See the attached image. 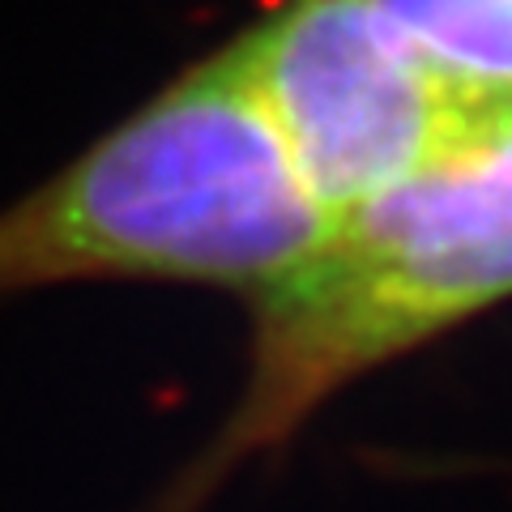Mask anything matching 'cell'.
<instances>
[{"label":"cell","instance_id":"6da1fadb","mask_svg":"<svg viewBox=\"0 0 512 512\" xmlns=\"http://www.w3.org/2000/svg\"><path fill=\"white\" fill-rule=\"evenodd\" d=\"M512 299V103L453 150L333 218L299 269L252 299L248 380L158 512H197L355 380Z\"/></svg>","mask_w":512,"mask_h":512},{"label":"cell","instance_id":"7a4b0ae2","mask_svg":"<svg viewBox=\"0 0 512 512\" xmlns=\"http://www.w3.org/2000/svg\"><path fill=\"white\" fill-rule=\"evenodd\" d=\"M325 231L231 39L0 210V299L73 282H184L252 303Z\"/></svg>","mask_w":512,"mask_h":512},{"label":"cell","instance_id":"3957f363","mask_svg":"<svg viewBox=\"0 0 512 512\" xmlns=\"http://www.w3.org/2000/svg\"><path fill=\"white\" fill-rule=\"evenodd\" d=\"M235 39L295 175L329 222L423 171L491 111L440 86L380 0H278Z\"/></svg>","mask_w":512,"mask_h":512},{"label":"cell","instance_id":"277c9868","mask_svg":"<svg viewBox=\"0 0 512 512\" xmlns=\"http://www.w3.org/2000/svg\"><path fill=\"white\" fill-rule=\"evenodd\" d=\"M440 86L474 107L512 103V0H380Z\"/></svg>","mask_w":512,"mask_h":512}]
</instances>
